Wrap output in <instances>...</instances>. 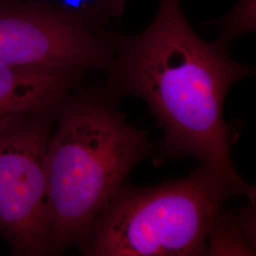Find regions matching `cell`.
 Segmentation results:
<instances>
[{
    "label": "cell",
    "instance_id": "cell-1",
    "mask_svg": "<svg viewBox=\"0 0 256 256\" xmlns=\"http://www.w3.org/2000/svg\"><path fill=\"white\" fill-rule=\"evenodd\" d=\"M254 70L232 60L220 40L207 42L189 24L180 0H160L155 18L132 36L114 34L106 99L144 102L164 130L156 162L192 156L223 176L236 194L254 200L230 160L238 129L224 120L230 86Z\"/></svg>",
    "mask_w": 256,
    "mask_h": 256
},
{
    "label": "cell",
    "instance_id": "cell-2",
    "mask_svg": "<svg viewBox=\"0 0 256 256\" xmlns=\"http://www.w3.org/2000/svg\"><path fill=\"white\" fill-rule=\"evenodd\" d=\"M55 122L46 151L48 250L84 252L94 221L148 154V134L97 92L68 94Z\"/></svg>",
    "mask_w": 256,
    "mask_h": 256
},
{
    "label": "cell",
    "instance_id": "cell-3",
    "mask_svg": "<svg viewBox=\"0 0 256 256\" xmlns=\"http://www.w3.org/2000/svg\"><path fill=\"white\" fill-rule=\"evenodd\" d=\"M232 196L230 183L204 165L174 182L122 187L94 221L84 254L207 256L212 222Z\"/></svg>",
    "mask_w": 256,
    "mask_h": 256
},
{
    "label": "cell",
    "instance_id": "cell-4",
    "mask_svg": "<svg viewBox=\"0 0 256 256\" xmlns=\"http://www.w3.org/2000/svg\"><path fill=\"white\" fill-rule=\"evenodd\" d=\"M56 110L0 130V236L16 256L50 254L46 151Z\"/></svg>",
    "mask_w": 256,
    "mask_h": 256
},
{
    "label": "cell",
    "instance_id": "cell-5",
    "mask_svg": "<svg viewBox=\"0 0 256 256\" xmlns=\"http://www.w3.org/2000/svg\"><path fill=\"white\" fill-rule=\"evenodd\" d=\"M113 57L114 34L102 32L82 8L0 5V63L108 74Z\"/></svg>",
    "mask_w": 256,
    "mask_h": 256
},
{
    "label": "cell",
    "instance_id": "cell-6",
    "mask_svg": "<svg viewBox=\"0 0 256 256\" xmlns=\"http://www.w3.org/2000/svg\"><path fill=\"white\" fill-rule=\"evenodd\" d=\"M86 72L70 66L0 63V130L39 111L57 108Z\"/></svg>",
    "mask_w": 256,
    "mask_h": 256
},
{
    "label": "cell",
    "instance_id": "cell-7",
    "mask_svg": "<svg viewBox=\"0 0 256 256\" xmlns=\"http://www.w3.org/2000/svg\"><path fill=\"white\" fill-rule=\"evenodd\" d=\"M207 256H252L254 248L248 242L236 216L220 210L210 227Z\"/></svg>",
    "mask_w": 256,
    "mask_h": 256
},
{
    "label": "cell",
    "instance_id": "cell-8",
    "mask_svg": "<svg viewBox=\"0 0 256 256\" xmlns=\"http://www.w3.org/2000/svg\"><path fill=\"white\" fill-rule=\"evenodd\" d=\"M254 3L256 0H240L236 9L224 20L222 36L218 40L227 46L234 37L254 32L256 30Z\"/></svg>",
    "mask_w": 256,
    "mask_h": 256
},
{
    "label": "cell",
    "instance_id": "cell-9",
    "mask_svg": "<svg viewBox=\"0 0 256 256\" xmlns=\"http://www.w3.org/2000/svg\"><path fill=\"white\" fill-rule=\"evenodd\" d=\"M129 0H92L82 7L90 18L98 24L120 18Z\"/></svg>",
    "mask_w": 256,
    "mask_h": 256
},
{
    "label": "cell",
    "instance_id": "cell-10",
    "mask_svg": "<svg viewBox=\"0 0 256 256\" xmlns=\"http://www.w3.org/2000/svg\"><path fill=\"white\" fill-rule=\"evenodd\" d=\"M239 225L243 230V234L252 246H256V212L254 204H250L247 208L240 210L236 216Z\"/></svg>",
    "mask_w": 256,
    "mask_h": 256
}]
</instances>
